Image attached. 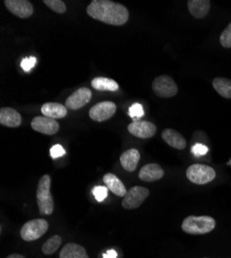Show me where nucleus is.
Instances as JSON below:
<instances>
[{
    "label": "nucleus",
    "mask_w": 231,
    "mask_h": 258,
    "mask_svg": "<svg viewBox=\"0 0 231 258\" xmlns=\"http://www.w3.org/2000/svg\"><path fill=\"white\" fill-rule=\"evenodd\" d=\"M86 13L93 19L113 26L124 25L130 18L127 8L110 0H93L86 9Z\"/></svg>",
    "instance_id": "obj_1"
},
{
    "label": "nucleus",
    "mask_w": 231,
    "mask_h": 258,
    "mask_svg": "<svg viewBox=\"0 0 231 258\" xmlns=\"http://www.w3.org/2000/svg\"><path fill=\"white\" fill-rule=\"evenodd\" d=\"M36 202L39 214L49 216L54 211V201L51 193V177L44 175L38 181L36 189Z\"/></svg>",
    "instance_id": "obj_2"
},
{
    "label": "nucleus",
    "mask_w": 231,
    "mask_h": 258,
    "mask_svg": "<svg viewBox=\"0 0 231 258\" xmlns=\"http://www.w3.org/2000/svg\"><path fill=\"white\" fill-rule=\"evenodd\" d=\"M216 227V221L209 216H188L181 223V229L189 234H205Z\"/></svg>",
    "instance_id": "obj_3"
},
{
    "label": "nucleus",
    "mask_w": 231,
    "mask_h": 258,
    "mask_svg": "<svg viewBox=\"0 0 231 258\" xmlns=\"http://www.w3.org/2000/svg\"><path fill=\"white\" fill-rule=\"evenodd\" d=\"M187 178L196 185H205L216 178V170L205 164H192L187 168Z\"/></svg>",
    "instance_id": "obj_4"
},
{
    "label": "nucleus",
    "mask_w": 231,
    "mask_h": 258,
    "mask_svg": "<svg viewBox=\"0 0 231 258\" xmlns=\"http://www.w3.org/2000/svg\"><path fill=\"white\" fill-rule=\"evenodd\" d=\"M49 228V224L45 219H33L26 222L21 228V238L25 242H33L43 236Z\"/></svg>",
    "instance_id": "obj_5"
},
{
    "label": "nucleus",
    "mask_w": 231,
    "mask_h": 258,
    "mask_svg": "<svg viewBox=\"0 0 231 258\" xmlns=\"http://www.w3.org/2000/svg\"><path fill=\"white\" fill-rule=\"evenodd\" d=\"M152 88L154 93L162 98L173 97L177 94L178 88L174 80L169 76H160L153 82Z\"/></svg>",
    "instance_id": "obj_6"
},
{
    "label": "nucleus",
    "mask_w": 231,
    "mask_h": 258,
    "mask_svg": "<svg viewBox=\"0 0 231 258\" xmlns=\"http://www.w3.org/2000/svg\"><path fill=\"white\" fill-rule=\"evenodd\" d=\"M150 197V190L142 186L132 187L124 196L121 205L125 210H134L139 208L143 202Z\"/></svg>",
    "instance_id": "obj_7"
},
{
    "label": "nucleus",
    "mask_w": 231,
    "mask_h": 258,
    "mask_svg": "<svg viewBox=\"0 0 231 258\" xmlns=\"http://www.w3.org/2000/svg\"><path fill=\"white\" fill-rule=\"evenodd\" d=\"M116 104L112 101H102L95 104L89 110V117L96 122L107 121L114 116Z\"/></svg>",
    "instance_id": "obj_8"
},
{
    "label": "nucleus",
    "mask_w": 231,
    "mask_h": 258,
    "mask_svg": "<svg viewBox=\"0 0 231 258\" xmlns=\"http://www.w3.org/2000/svg\"><path fill=\"white\" fill-rule=\"evenodd\" d=\"M129 133L139 139H151L157 133V127L150 121H133L128 126Z\"/></svg>",
    "instance_id": "obj_9"
},
{
    "label": "nucleus",
    "mask_w": 231,
    "mask_h": 258,
    "mask_svg": "<svg viewBox=\"0 0 231 258\" xmlns=\"http://www.w3.org/2000/svg\"><path fill=\"white\" fill-rule=\"evenodd\" d=\"M59 123L55 119L45 116H37L31 120V128L33 131L46 136H53L59 131Z\"/></svg>",
    "instance_id": "obj_10"
},
{
    "label": "nucleus",
    "mask_w": 231,
    "mask_h": 258,
    "mask_svg": "<svg viewBox=\"0 0 231 258\" xmlns=\"http://www.w3.org/2000/svg\"><path fill=\"white\" fill-rule=\"evenodd\" d=\"M5 6L11 14L21 19H27L33 15V6L28 0H6Z\"/></svg>",
    "instance_id": "obj_11"
},
{
    "label": "nucleus",
    "mask_w": 231,
    "mask_h": 258,
    "mask_svg": "<svg viewBox=\"0 0 231 258\" xmlns=\"http://www.w3.org/2000/svg\"><path fill=\"white\" fill-rule=\"evenodd\" d=\"M91 96H93V93L88 88H85V87L80 88L67 98L65 105L69 110L77 111L81 109V107H83L84 105H86L90 101Z\"/></svg>",
    "instance_id": "obj_12"
},
{
    "label": "nucleus",
    "mask_w": 231,
    "mask_h": 258,
    "mask_svg": "<svg viewBox=\"0 0 231 258\" xmlns=\"http://www.w3.org/2000/svg\"><path fill=\"white\" fill-rule=\"evenodd\" d=\"M164 169L158 163H149L142 166L139 171V179L143 182H156L164 177Z\"/></svg>",
    "instance_id": "obj_13"
},
{
    "label": "nucleus",
    "mask_w": 231,
    "mask_h": 258,
    "mask_svg": "<svg viewBox=\"0 0 231 258\" xmlns=\"http://www.w3.org/2000/svg\"><path fill=\"white\" fill-rule=\"evenodd\" d=\"M21 123H22V117L18 111L13 107H2V110H0V124L7 127L16 128L19 127Z\"/></svg>",
    "instance_id": "obj_14"
},
{
    "label": "nucleus",
    "mask_w": 231,
    "mask_h": 258,
    "mask_svg": "<svg viewBox=\"0 0 231 258\" xmlns=\"http://www.w3.org/2000/svg\"><path fill=\"white\" fill-rule=\"evenodd\" d=\"M40 112L45 117L51 119H62L68 114L67 106L57 102H46L40 107Z\"/></svg>",
    "instance_id": "obj_15"
},
{
    "label": "nucleus",
    "mask_w": 231,
    "mask_h": 258,
    "mask_svg": "<svg viewBox=\"0 0 231 258\" xmlns=\"http://www.w3.org/2000/svg\"><path fill=\"white\" fill-rule=\"evenodd\" d=\"M162 139L166 144L177 150H183L187 147L186 139L172 128L164 129L162 133Z\"/></svg>",
    "instance_id": "obj_16"
},
{
    "label": "nucleus",
    "mask_w": 231,
    "mask_h": 258,
    "mask_svg": "<svg viewBox=\"0 0 231 258\" xmlns=\"http://www.w3.org/2000/svg\"><path fill=\"white\" fill-rule=\"evenodd\" d=\"M188 9L194 18L203 19L211 10V2L209 0H189Z\"/></svg>",
    "instance_id": "obj_17"
},
{
    "label": "nucleus",
    "mask_w": 231,
    "mask_h": 258,
    "mask_svg": "<svg viewBox=\"0 0 231 258\" xmlns=\"http://www.w3.org/2000/svg\"><path fill=\"white\" fill-rule=\"evenodd\" d=\"M140 160V153L136 149H130L128 151H125L120 156V164L122 168H124L127 171L133 173L136 170L138 163Z\"/></svg>",
    "instance_id": "obj_18"
},
{
    "label": "nucleus",
    "mask_w": 231,
    "mask_h": 258,
    "mask_svg": "<svg viewBox=\"0 0 231 258\" xmlns=\"http://www.w3.org/2000/svg\"><path fill=\"white\" fill-rule=\"evenodd\" d=\"M103 181L106 185V187L112 192L114 193L115 196L120 197V198H124V196L127 195V188L123 185V183L114 175L111 173H108L104 176Z\"/></svg>",
    "instance_id": "obj_19"
},
{
    "label": "nucleus",
    "mask_w": 231,
    "mask_h": 258,
    "mask_svg": "<svg viewBox=\"0 0 231 258\" xmlns=\"http://www.w3.org/2000/svg\"><path fill=\"white\" fill-rule=\"evenodd\" d=\"M59 258H89L85 248L76 243H68L62 247Z\"/></svg>",
    "instance_id": "obj_20"
},
{
    "label": "nucleus",
    "mask_w": 231,
    "mask_h": 258,
    "mask_svg": "<svg viewBox=\"0 0 231 258\" xmlns=\"http://www.w3.org/2000/svg\"><path fill=\"white\" fill-rule=\"evenodd\" d=\"M91 86L93 88H95L98 91H110L114 92L118 89V84L109 78H105V77H98L95 78L91 81Z\"/></svg>",
    "instance_id": "obj_21"
},
{
    "label": "nucleus",
    "mask_w": 231,
    "mask_h": 258,
    "mask_svg": "<svg viewBox=\"0 0 231 258\" xmlns=\"http://www.w3.org/2000/svg\"><path fill=\"white\" fill-rule=\"evenodd\" d=\"M213 87L224 98L231 99V80L227 78H216L213 81Z\"/></svg>",
    "instance_id": "obj_22"
},
{
    "label": "nucleus",
    "mask_w": 231,
    "mask_h": 258,
    "mask_svg": "<svg viewBox=\"0 0 231 258\" xmlns=\"http://www.w3.org/2000/svg\"><path fill=\"white\" fill-rule=\"evenodd\" d=\"M61 243H62V240L60 236L55 234L51 236L47 242L44 243L43 247H41V252H43L45 255H51L59 249Z\"/></svg>",
    "instance_id": "obj_23"
},
{
    "label": "nucleus",
    "mask_w": 231,
    "mask_h": 258,
    "mask_svg": "<svg viewBox=\"0 0 231 258\" xmlns=\"http://www.w3.org/2000/svg\"><path fill=\"white\" fill-rule=\"evenodd\" d=\"M43 3L57 14H65L67 12V6L61 0H44Z\"/></svg>",
    "instance_id": "obj_24"
},
{
    "label": "nucleus",
    "mask_w": 231,
    "mask_h": 258,
    "mask_svg": "<svg viewBox=\"0 0 231 258\" xmlns=\"http://www.w3.org/2000/svg\"><path fill=\"white\" fill-rule=\"evenodd\" d=\"M220 42H221L222 47H224L226 49L231 48V22L228 24V26L221 33Z\"/></svg>",
    "instance_id": "obj_25"
},
{
    "label": "nucleus",
    "mask_w": 231,
    "mask_h": 258,
    "mask_svg": "<svg viewBox=\"0 0 231 258\" xmlns=\"http://www.w3.org/2000/svg\"><path fill=\"white\" fill-rule=\"evenodd\" d=\"M129 115L131 116V118L134 121H138L143 115H144V111H143V106L140 103H134L129 110Z\"/></svg>",
    "instance_id": "obj_26"
},
{
    "label": "nucleus",
    "mask_w": 231,
    "mask_h": 258,
    "mask_svg": "<svg viewBox=\"0 0 231 258\" xmlns=\"http://www.w3.org/2000/svg\"><path fill=\"white\" fill-rule=\"evenodd\" d=\"M93 193L98 202H103L108 197V188L104 186H98L94 188Z\"/></svg>",
    "instance_id": "obj_27"
},
{
    "label": "nucleus",
    "mask_w": 231,
    "mask_h": 258,
    "mask_svg": "<svg viewBox=\"0 0 231 258\" xmlns=\"http://www.w3.org/2000/svg\"><path fill=\"white\" fill-rule=\"evenodd\" d=\"M35 63H36V58L35 57H27V58H24L22 60L21 67H22V69L25 72H29L35 66Z\"/></svg>",
    "instance_id": "obj_28"
},
{
    "label": "nucleus",
    "mask_w": 231,
    "mask_h": 258,
    "mask_svg": "<svg viewBox=\"0 0 231 258\" xmlns=\"http://www.w3.org/2000/svg\"><path fill=\"white\" fill-rule=\"evenodd\" d=\"M207 151H208L207 147L202 144H195L192 147V152L195 156H203L207 153Z\"/></svg>",
    "instance_id": "obj_29"
},
{
    "label": "nucleus",
    "mask_w": 231,
    "mask_h": 258,
    "mask_svg": "<svg viewBox=\"0 0 231 258\" xmlns=\"http://www.w3.org/2000/svg\"><path fill=\"white\" fill-rule=\"evenodd\" d=\"M65 153H66L65 149L62 148L60 145H55V146H53V147L51 148V150H50V155H51V157H52L53 159H56V158H58V157H61Z\"/></svg>",
    "instance_id": "obj_30"
},
{
    "label": "nucleus",
    "mask_w": 231,
    "mask_h": 258,
    "mask_svg": "<svg viewBox=\"0 0 231 258\" xmlns=\"http://www.w3.org/2000/svg\"><path fill=\"white\" fill-rule=\"evenodd\" d=\"M104 258H116V252L113 250H110L107 254L104 255Z\"/></svg>",
    "instance_id": "obj_31"
},
{
    "label": "nucleus",
    "mask_w": 231,
    "mask_h": 258,
    "mask_svg": "<svg viewBox=\"0 0 231 258\" xmlns=\"http://www.w3.org/2000/svg\"><path fill=\"white\" fill-rule=\"evenodd\" d=\"M7 258H26V257L23 256V255H21V254H11Z\"/></svg>",
    "instance_id": "obj_32"
},
{
    "label": "nucleus",
    "mask_w": 231,
    "mask_h": 258,
    "mask_svg": "<svg viewBox=\"0 0 231 258\" xmlns=\"http://www.w3.org/2000/svg\"><path fill=\"white\" fill-rule=\"evenodd\" d=\"M227 165H229V166H231V158L229 159V161L227 162Z\"/></svg>",
    "instance_id": "obj_33"
}]
</instances>
